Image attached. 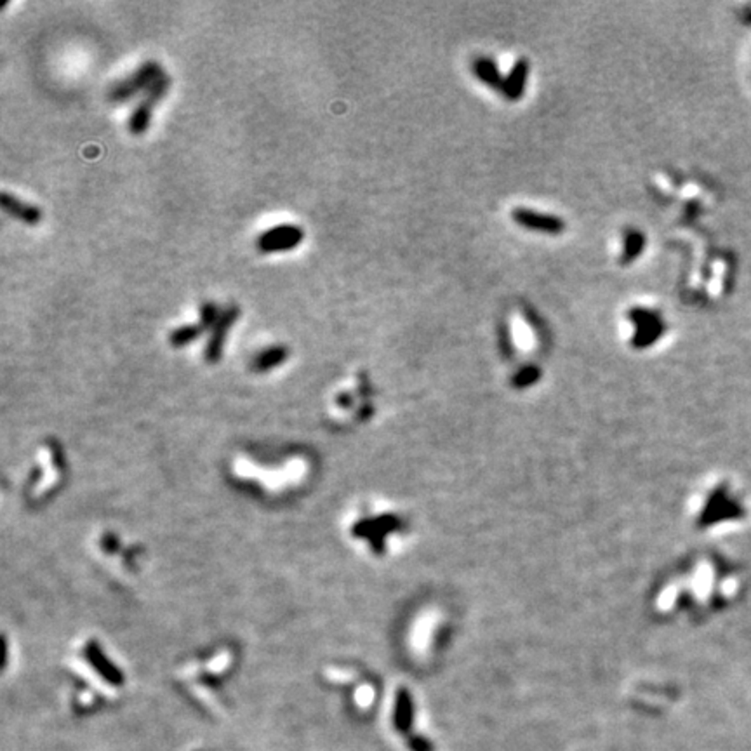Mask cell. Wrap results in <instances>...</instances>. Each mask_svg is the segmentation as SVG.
Masks as SVG:
<instances>
[{
    "label": "cell",
    "mask_w": 751,
    "mask_h": 751,
    "mask_svg": "<svg viewBox=\"0 0 751 751\" xmlns=\"http://www.w3.org/2000/svg\"><path fill=\"white\" fill-rule=\"evenodd\" d=\"M164 74V68L160 67L158 61H144L129 77L113 82L110 85L108 92H106V99L113 105H124V103L136 98L140 92H146Z\"/></svg>",
    "instance_id": "obj_1"
},
{
    "label": "cell",
    "mask_w": 751,
    "mask_h": 751,
    "mask_svg": "<svg viewBox=\"0 0 751 751\" xmlns=\"http://www.w3.org/2000/svg\"><path fill=\"white\" fill-rule=\"evenodd\" d=\"M221 312L223 310H219L218 303L216 301H202L201 305V326L204 327L205 330H211L212 327L218 323L219 317H221Z\"/></svg>",
    "instance_id": "obj_13"
},
{
    "label": "cell",
    "mask_w": 751,
    "mask_h": 751,
    "mask_svg": "<svg viewBox=\"0 0 751 751\" xmlns=\"http://www.w3.org/2000/svg\"><path fill=\"white\" fill-rule=\"evenodd\" d=\"M0 204H2L4 212H8L9 216L19 219V221L28 226H37L44 219V212L39 205L28 204V202L22 201L16 195L9 194V192H2Z\"/></svg>",
    "instance_id": "obj_6"
},
{
    "label": "cell",
    "mask_w": 751,
    "mask_h": 751,
    "mask_svg": "<svg viewBox=\"0 0 751 751\" xmlns=\"http://www.w3.org/2000/svg\"><path fill=\"white\" fill-rule=\"evenodd\" d=\"M409 746H411L412 751H432L433 750L432 744H430L425 737H419V736H412L411 739H409Z\"/></svg>",
    "instance_id": "obj_15"
},
{
    "label": "cell",
    "mask_w": 751,
    "mask_h": 751,
    "mask_svg": "<svg viewBox=\"0 0 751 751\" xmlns=\"http://www.w3.org/2000/svg\"><path fill=\"white\" fill-rule=\"evenodd\" d=\"M475 74L478 75L480 81H484L485 84L491 85V87L499 89V91H503V87H505V81H503L501 75H499L498 67H496L491 60H484V58H482V60L475 61Z\"/></svg>",
    "instance_id": "obj_11"
},
{
    "label": "cell",
    "mask_w": 751,
    "mask_h": 751,
    "mask_svg": "<svg viewBox=\"0 0 751 751\" xmlns=\"http://www.w3.org/2000/svg\"><path fill=\"white\" fill-rule=\"evenodd\" d=\"M204 332L205 329L201 323H188V326H181L172 330V332L169 334V343L174 348H183L186 346V344L197 341Z\"/></svg>",
    "instance_id": "obj_9"
},
{
    "label": "cell",
    "mask_w": 751,
    "mask_h": 751,
    "mask_svg": "<svg viewBox=\"0 0 751 751\" xmlns=\"http://www.w3.org/2000/svg\"><path fill=\"white\" fill-rule=\"evenodd\" d=\"M525 77H527V65L523 63V61H520V63H516V67L513 68L512 75H509V77L505 81L503 92H505L509 99H516L520 94H522L523 84H525Z\"/></svg>",
    "instance_id": "obj_12"
},
{
    "label": "cell",
    "mask_w": 751,
    "mask_h": 751,
    "mask_svg": "<svg viewBox=\"0 0 751 751\" xmlns=\"http://www.w3.org/2000/svg\"><path fill=\"white\" fill-rule=\"evenodd\" d=\"M642 247H643V237L642 233H636V232H632L628 235V239H626V246H625V263H628V261L635 260L636 256H639L640 253H642Z\"/></svg>",
    "instance_id": "obj_14"
},
{
    "label": "cell",
    "mask_w": 751,
    "mask_h": 751,
    "mask_svg": "<svg viewBox=\"0 0 751 751\" xmlns=\"http://www.w3.org/2000/svg\"><path fill=\"white\" fill-rule=\"evenodd\" d=\"M305 240V232L298 225H278L267 232L260 233L256 239V249L261 254L287 253L301 246Z\"/></svg>",
    "instance_id": "obj_3"
},
{
    "label": "cell",
    "mask_w": 751,
    "mask_h": 751,
    "mask_svg": "<svg viewBox=\"0 0 751 751\" xmlns=\"http://www.w3.org/2000/svg\"><path fill=\"white\" fill-rule=\"evenodd\" d=\"M171 77L167 74L162 75L146 92H144L143 99L136 105V108L133 110L129 117V122H127V129L133 136H143L148 129H150L151 124V115H153V110L162 99L167 96L169 89H171Z\"/></svg>",
    "instance_id": "obj_2"
},
{
    "label": "cell",
    "mask_w": 751,
    "mask_h": 751,
    "mask_svg": "<svg viewBox=\"0 0 751 751\" xmlns=\"http://www.w3.org/2000/svg\"><path fill=\"white\" fill-rule=\"evenodd\" d=\"M632 322L639 326L636 329V336L633 343L636 346H647V344L654 343V341L659 337L661 334V323L657 322L656 313L650 312V310L636 308L632 312Z\"/></svg>",
    "instance_id": "obj_7"
},
{
    "label": "cell",
    "mask_w": 751,
    "mask_h": 751,
    "mask_svg": "<svg viewBox=\"0 0 751 751\" xmlns=\"http://www.w3.org/2000/svg\"><path fill=\"white\" fill-rule=\"evenodd\" d=\"M289 348L285 344H273V346L264 348L263 351L254 357L253 360V371L254 372H267L271 369L278 367V365L284 364L289 358Z\"/></svg>",
    "instance_id": "obj_8"
},
{
    "label": "cell",
    "mask_w": 751,
    "mask_h": 751,
    "mask_svg": "<svg viewBox=\"0 0 751 751\" xmlns=\"http://www.w3.org/2000/svg\"><path fill=\"white\" fill-rule=\"evenodd\" d=\"M513 219L516 221V225L523 226V228L527 230H532V232L560 233L562 230L566 228V225H564V221H562L560 218L543 214V212L530 211V209H515V211H513Z\"/></svg>",
    "instance_id": "obj_5"
},
{
    "label": "cell",
    "mask_w": 751,
    "mask_h": 751,
    "mask_svg": "<svg viewBox=\"0 0 751 751\" xmlns=\"http://www.w3.org/2000/svg\"><path fill=\"white\" fill-rule=\"evenodd\" d=\"M240 313H242V310H240V306L235 305V303H233V305H228L226 308H223L221 317H219L218 323H216V326L211 329L209 339H208V343H205V350H204L205 362H209V364H216V362H219V358L223 357V351H225V343H226V337H228L230 329L239 322Z\"/></svg>",
    "instance_id": "obj_4"
},
{
    "label": "cell",
    "mask_w": 751,
    "mask_h": 751,
    "mask_svg": "<svg viewBox=\"0 0 751 751\" xmlns=\"http://www.w3.org/2000/svg\"><path fill=\"white\" fill-rule=\"evenodd\" d=\"M395 727H397L400 732H405V730H409V727H411V722H412V702H411V698H409V694L405 691H400L398 692V698H397V704H395Z\"/></svg>",
    "instance_id": "obj_10"
}]
</instances>
